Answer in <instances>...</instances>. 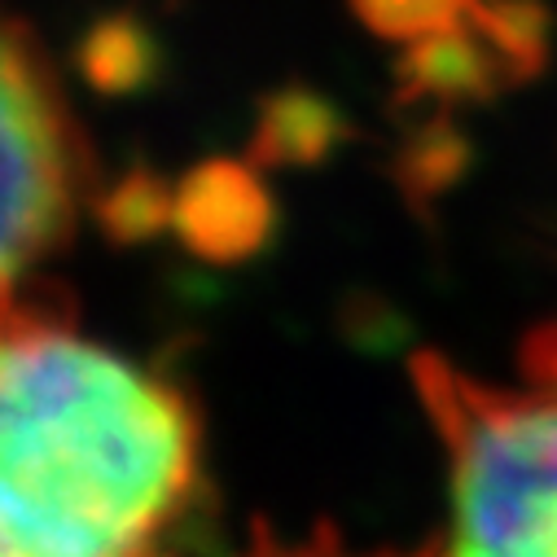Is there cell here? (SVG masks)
Listing matches in <instances>:
<instances>
[{
	"label": "cell",
	"instance_id": "8",
	"mask_svg": "<svg viewBox=\"0 0 557 557\" xmlns=\"http://www.w3.org/2000/svg\"><path fill=\"white\" fill-rule=\"evenodd\" d=\"M356 18L382 40H426L470 23L474 0H351Z\"/></svg>",
	"mask_w": 557,
	"mask_h": 557
},
{
	"label": "cell",
	"instance_id": "3",
	"mask_svg": "<svg viewBox=\"0 0 557 557\" xmlns=\"http://www.w3.org/2000/svg\"><path fill=\"white\" fill-rule=\"evenodd\" d=\"M84 163L66 101L32 36L0 14V312L66 237Z\"/></svg>",
	"mask_w": 557,
	"mask_h": 557
},
{
	"label": "cell",
	"instance_id": "1",
	"mask_svg": "<svg viewBox=\"0 0 557 557\" xmlns=\"http://www.w3.org/2000/svg\"><path fill=\"white\" fill-rule=\"evenodd\" d=\"M198 474L176 382L53 317L0 312V557H172Z\"/></svg>",
	"mask_w": 557,
	"mask_h": 557
},
{
	"label": "cell",
	"instance_id": "7",
	"mask_svg": "<svg viewBox=\"0 0 557 557\" xmlns=\"http://www.w3.org/2000/svg\"><path fill=\"white\" fill-rule=\"evenodd\" d=\"M338 114L334 106H325L312 92L290 88L286 97H276L263 110V127H259V154L268 159H317L330 141H338Z\"/></svg>",
	"mask_w": 557,
	"mask_h": 557
},
{
	"label": "cell",
	"instance_id": "9",
	"mask_svg": "<svg viewBox=\"0 0 557 557\" xmlns=\"http://www.w3.org/2000/svg\"><path fill=\"white\" fill-rule=\"evenodd\" d=\"M237 557H404V553H364V548H347L330 527H317L299 540H276L272 531H259L255 544ZM431 557V553H426Z\"/></svg>",
	"mask_w": 557,
	"mask_h": 557
},
{
	"label": "cell",
	"instance_id": "2",
	"mask_svg": "<svg viewBox=\"0 0 557 557\" xmlns=\"http://www.w3.org/2000/svg\"><path fill=\"white\" fill-rule=\"evenodd\" d=\"M412 386L448 470V527L431 557H557V321L527 334L513 382L422 351Z\"/></svg>",
	"mask_w": 557,
	"mask_h": 557
},
{
	"label": "cell",
	"instance_id": "4",
	"mask_svg": "<svg viewBox=\"0 0 557 557\" xmlns=\"http://www.w3.org/2000/svg\"><path fill=\"white\" fill-rule=\"evenodd\" d=\"M399 92L412 97H435V101H483L513 84L509 66L496 58V49L470 27H453L426 40H412L399 58Z\"/></svg>",
	"mask_w": 557,
	"mask_h": 557
},
{
	"label": "cell",
	"instance_id": "6",
	"mask_svg": "<svg viewBox=\"0 0 557 557\" xmlns=\"http://www.w3.org/2000/svg\"><path fill=\"white\" fill-rule=\"evenodd\" d=\"M79 71L88 84L101 92H127L141 88L159 71V45L146 23H136L132 14H110L101 18L84 45H79Z\"/></svg>",
	"mask_w": 557,
	"mask_h": 557
},
{
	"label": "cell",
	"instance_id": "5",
	"mask_svg": "<svg viewBox=\"0 0 557 557\" xmlns=\"http://www.w3.org/2000/svg\"><path fill=\"white\" fill-rule=\"evenodd\" d=\"M470 27L496 49L513 84L540 75L553 49V14L544 0H474Z\"/></svg>",
	"mask_w": 557,
	"mask_h": 557
}]
</instances>
